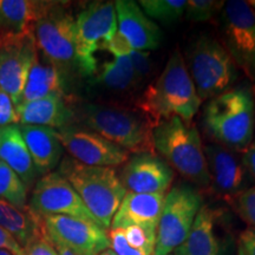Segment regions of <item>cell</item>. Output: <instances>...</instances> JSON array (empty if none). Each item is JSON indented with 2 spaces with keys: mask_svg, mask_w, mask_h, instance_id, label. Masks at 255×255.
<instances>
[{
  "mask_svg": "<svg viewBox=\"0 0 255 255\" xmlns=\"http://www.w3.org/2000/svg\"><path fill=\"white\" fill-rule=\"evenodd\" d=\"M201 100L182 56L174 52L154 84L143 94L138 107L154 128L162 121L178 117L189 124L200 109Z\"/></svg>",
  "mask_w": 255,
  "mask_h": 255,
  "instance_id": "6da1fadb",
  "label": "cell"
},
{
  "mask_svg": "<svg viewBox=\"0 0 255 255\" xmlns=\"http://www.w3.org/2000/svg\"><path fill=\"white\" fill-rule=\"evenodd\" d=\"M58 173L71 184L92 216L103 229L110 228L127 190L109 167H92L72 157H65Z\"/></svg>",
  "mask_w": 255,
  "mask_h": 255,
  "instance_id": "7a4b0ae2",
  "label": "cell"
},
{
  "mask_svg": "<svg viewBox=\"0 0 255 255\" xmlns=\"http://www.w3.org/2000/svg\"><path fill=\"white\" fill-rule=\"evenodd\" d=\"M75 114V122L129 152H154V126L135 111L102 104H83Z\"/></svg>",
  "mask_w": 255,
  "mask_h": 255,
  "instance_id": "3957f363",
  "label": "cell"
},
{
  "mask_svg": "<svg viewBox=\"0 0 255 255\" xmlns=\"http://www.w3.org/2000/svg\"><path fill=\"white\" fill-rule=\"evenodd\" d=\"M205 127L213 138L233 151L252 144L255 129V104L250 89L227 90L213 98L205 109Z\"/></svg>",
  "mask_w": 255,
  "mask_h": 255,
  "instance_id": "277c9868",
  "label": "cell"
},
{
  "mask_svg": "<svg viewBox=\"0 0 255 255\" xmlns=\"http://www.w3.org/2000/svg\"><path fill=\"white\" fill-rule=\"evenodd\" d=\"M154 148L164 162L197 186L207 187L210 176L199 131L178 117L162 121L154 128Z\"/></svg>",
  "mask_w": 255,
  "mask_h": 255,
  "instance_id": "5b68a950",
  "label": "cell"
},
{
  "mask_svg": "<svg viewBox=\"0 0 255 255\" xmlns=\"http://www.w3.org/2000/svg\"><path fill=\"white\" fill-rule=\"evenodd\" d=\"M189 75L200 100L215 98L234 83L235 64L227 50L209 37H201L188 55Z\"/></svg>",
  "mask_w": 255,
  "mask_h": 255,
  "instance_id": "8992f818",
  "label": "cell"
},
{
  "mask_svg": "<svg viewBox=\"0 0 255 255\" xmlns=\"http://www.w3.org/2000/svg\"><path fill=\"white\" fill-rule=\"evenodd\" d=\"M38 50L50 60L63 77L72 66H77L76 20L59 2L51 1L45 14L34 24Z\"/></svg>",
  "mask_w": 255,
  "mask_h": 255,
  "instance_id": "52a82bcc",
  "label": "cell"
},
{
  "mask_svg": "<svg viewBox=\"0 0 255 255\" xmlns=\"http://www.w3.org/2000/svg\"><path fill=\"white\" fill-rule=\"evenodd\" d=\"M117 32L116 5L114 1H95L76 19V47L78 70L91 76L97 71L94 53L103 50Z\"/></svg>",
  "mask_w": 255,
  "mask_h": 255,
  "instance_id": "ba28073f",
  "label": "cell"
},
{
  "mask_svg": "<svg viewBox=\"0 0 255 255\" xmlns=\"http://www.w3.org/2000/svg\"><path fill=\"white\" fill-rule=\"evenodd\" d=\"M202 199L189 187L171 188L164 197L154 255H168L182 245L193 227Z\"/></svg>",
  "mask_w": 255,
  "mask_h": 255,
  "instance_id": "9c48e42d",
  "label": "cell"
},
{
  "mask_svg": "<svg viewBox=\"0 0 255 255\" xmlns=\"http://www.w3.org/2000/svg\"><path fill=\"white\" fill-rule=\"evenodd\" d=\"M225 4L226 50L234 64L255 83V8L244 0H231Z\"/></svg>",
  "mask_w": 255,
  "mask_h": 255,
  "instance_id": "30bf717a",
  "label": "cell"
},
{
  "mask_svg": "<svg viewBox=\"0 0 255 255\" xmlns=\"http://www.w3.org/2000/svg\"><path fill=\"white\" fill-rule=\"evenodd\" d=\"M38 55L33 32L0 37V89L20 104L28 72Z\"/></svg>",
  "mask_w": 255,
  "mask_h": 255,
  "instance_id": "8fae6325",
  "label": "cell"
},
{
  "mask_svg": "<svg viewBox=\"0 0 255 255\" xmlns=\"http://www.w3.org/2000/svg\"><path fill=\"white\" fill-rule=\"evenodd\" d=\"M28 207L40 218L63 215L100 226L71 184L58 171L44 175L38 181Z\"/></svg>",
  "mask_w": 255,
  "mask_h": 255,
  "instance_id": "7c38bea8",
  "label": "cell"
},
{
  "mask_svg": "<svg viewBox=\"0 0 255 255\" xmlns=\"http://www.w3.org/2000/svg\"><path fill=\"white\" fill-rule=\"evenodd\" d=\"M57 135L70 157L83 164L111 168L129 158V151L84 127L70 124L57 130Z\"/></svg>",
  "mask_w": 255,
  "mask_h": 255,
  "instance_id": "4fadbf2b",
  "label": "cell"
},
{
  "mask_svg": "<svg viewBox=\"0 0 255 255\" xmlns=\"http://www.w3.org/2000/svg\"><path fill=\"white\" fill-rule=\"evenodd\" d=\"M41 219L52 244L64 245L79 255H100L110 248L105 229L95 223L63 215Z\"/></svg>",
  "mask_w": 255,
  "mask_h": 255,
  "instance_id": "5bb4252c",
  "label": "cell"
},
{
  "mask_svg": "<svg viewBox=\"0 0 255 255\" xmlns=\"http://www.w3.org/2000/svg\"><path fill=\"white\" fill-rule=\"evenodd\" d=\"M120 180L128 193L165 196L174 180V171L152 152H138L128 158Z\"/></svg>",
  "mask_w": 255,
  "mask_h": 255,
  "instance_id": "9a60e30c",
  "label": "cell"
},
{
  "mask_svg": "<svg viewBox=\"0 0 255 255\" xmlns=\"http://www.w3.org/2000/svg\"><path fill=\"white\" fill-rule=\"evenodd\" d=\"M117 32L128 40L132 50L148 51L157 49L162 33L159 27L151 21L139 5L131 0H117Z\"/></svg>",
  "mask_w": 255,
  "mask_h": 255,
  "instance_id": "2e32d148",
  "label": "cell"
},
{
  "mask_svg": "<svg viewBox=\"0 0 255 255\" xmlns=\"http://www.w3.org/2000/svg\"><path fill=\"white\" fill-rule=\"evenodd\" d=\"M203 151L210 182H213L220 193L238 195L245 190L248 171L242 158H239L235 151L220 144L207 145Z\"/></svg>",
  "mask_w": 255,
  "mask_h": 255,
  "instance_id": "e0dca14e",
  "label": "cell"
},
{
  "mask_svg": "<svg viewBox=\"0 0 255 255\" xmlns=\"http://www.w3.org/2000/svg\"><path fill=\"white\" fill-rule=\"evenodd\" d=\"M164 197L156 194H135L127 191L111 222V229L138 226L157 234Z\"/></svg>",
  "mask_w": 255,
  "mask_h": 255,
  "instance_id": "ac0fdd59",
  "label": "cell"
},
{
  "mask_svg": "<svg viewBox=\"0 0 255 255\" xmlns=\"http://www.w3.org/2000/svg\"><path fill=\"white\" fill-rule=\"evenodd\" d=\"M19 124L47 127L58 130L75 122L73 110L66 105L64 96L51 95L40 100L24 102L15 107Z\"/></svg>",
  "mask_w": 255,
  "mask_h": 255,
  "instance_id": "d6986e66",
  "label": "cell"
},
{
  "mask_svg": "<svg viewBox=\"0 0 255 255\" xmlns=\"http://www.w3.org/2000/svg\"><path fill=\"white\" fill-rule=\"evenodd\" d=\"M30 155L38 173L49 174L59 163L63 156V145L57 130L47 127L19 124Z\"/></svg>",
  "mask_w": 255,
  "mask_h": 255,
  "instance_id": "ffe728a7",
  "label": "cell"
},
{
  "mask_svg": "<svg viewBox=\"0 0 255 255\" xmlns=\"http://www.w3.org/2000/svg\"><path fill=\"white\" fill-rule=\"evenodd\" d=\"M51 1L0 0V37L33 32L34 24L45 14Z\"/></svg>",
  "mask_w": 255,
  "mask_h": 255,
  "instance_id": "44dd1931",
  "label": "cell"
},
{
  "mask_svg": "<svg viewBox=\"0 0 255 255\" xmlns=\"http://www.w3.org/2000/svg\"><path fill=\"white\" fill-rule=\"evenodd\" d=\"M0 161L7 164L26 187L36 180L38 170L19 130V124L0 129Z\"/></svg>",
  "mask_w": 255,
  "mask_h": 255,
  "instance_id": "7402d4cb",
  "label": "cell"
},
{
  "mask_svg": "<svg viewBox=\"0 0 255 255\" xmlns=\"http://www.w3.org/2000/svg\"><path fill=\"white\" fill-rule=\"evenodd\" d=\"M51 95L64 96V77L46 57L38 55L28 72L20 103L32 102Z\"/></svg>",
  "mask_w": 255,
  "mask_h": 255,
  "instance_id": "603a6c76",
  "label": "cell"
},
{
  "mask_svg": "<svg viewBox=\"0 0 255 255\" xmlns=\"http://www.w3.org/2000/svg\"><path fill=\"white\" fill-rule=\"evenodd\" d=\"M214 227V212L207 206H202L197 213L189 235L183 244L175 250L176 255H219L220 246Z\"/></svg>",
  "mask_w": 255,
  "mask_h": 255,
  "instance_id": "cb8c5ba5",
  "label": "cell"
},
{
  "mask_svg": "<svg viewBox=\"0 0 255 255\" xmlns=\"http://www.w3.org/2000/svg\"><path fill=\"white\" fill-rule=\"evenodd\" d=\"M0 227L24 247L43 227V219L32 212L30 207L18 208L0 199Z\"/></svg>",
  "mask_w": 255,
  "mask_h": 255,
  "instance_id": "d4e9b609",
  "label": "cell"
},
{
  "mask_svg": "<svg viewBox=\"0 0 255 255\" xmlns=\"http://www.w3.org/2000/svg\"><path fill=\"white\" fill-rule=\"evenodd\" d=\"M97 81L111 90L127 91L135 87L139 79L133 71L129 56H117L103 64Z\"/></svg>",
  "mask_w": 255,
  "mask_h": 255,
  "instance_id": "484cf974",
  "label": "cell"
},
{
  "mask_svg": "<svg viewBox=\"0 0 255 255\" xmlns=\"http://www.w3.org/2000/svg\"><path fill=\"white\" fill-rule=\"evenodd\" d=\"M0 199L7 201L18 208L27 207V187L2 161H0Z\"/></svg>",
  "mask_w": 255,
  "mask_h": 255,
  "instance_id": "4316f807",
  "label": "cell"
},
{
  "mask_svg": "<svg viewBox=\"0 0 255 255\" xmlns=\"http://www.w3.org/2000/svg\"><path fill=\"white\" fill-rule=\"evenodd\" d=\"M139 7L146 17L162 23H173L182 17L186 11V0H141Z\"/></svg>",
  "mask_w": 255,
  "mask_h": 255,
  "instance_id": "83f0119b",
  "label": "cell"
},
{
  "mask_svg": "<svg viewBox=\"0 0 255 255\" xmlns=\"http://www.w3.org/2000/svg\"><path fill=\"white\" fill-rule=\"evenodd\" d=\"M123 233L128 244L132 248L142 252L145 255H154L156 235H157L156 233L138 227V226H130V227L124 228Z\"/></svg>",
  "mask_w": 255,
  "mask_h": 255,
  "instance_id": "f1b7e54d",
  "label": "cell"
},
{
  "mask_svg": "<svg viewBox=\"0 0 255 255\" xmlns=\"http://www.w3.org/2000/svg\"><path fill=\"white\" fill-rule=\"evenodd\" d=\"M223 4L225 2L214 0H188L184 13L189 20L206 21L212 18Z\"/></svg>",
  "mask_w": 255,
  "mask_h": 255,
  "instance_id": "f546056e",
  "label": "cell"
},
{
  "mask_svg": "<svg viewBox=\"0 0 255 255\" xmlns=\"http://www.w3.org/2000/svg\"><path fill=\"white\" fill-rule=\"evenodd\" d=\"M23 250L24 255H58L55 246L47 237L44 222L40 231L25 245Z\"/></svg>",
  "mask_w": 255,
  "mask_h": 255,
  "instance_id": "4dcf8cb0",
  "label": "cell"
},
{
  "mask_svg": "<svg viewBox=\"0 0 255 255\" xmlns=\"http://www.w3.org/2000/svg\"><path fill=\"white\" fill-rule=\"evenodd\" d=\"M234 202L241 218L255 229V188L239 193L234 197Z\"/></svg>",
  "mask_w": 255,
  "mask_h": 255,
  "instance_id": "1f68e13d",
  "label": "cell"
},
{
  "mask_svg": "<svg viewBox=\"0 0 255 255\" xmlns=\"http://www.w3.org/2000/svg\"><path fill=\"white\" fill-rule=\"evenodd\" d=\"M19 124V117L11 97L0 89V129Z\"/></svg>",
  "mask_w": 255,
  "mask_h": 255,
  "instance_id": "d6a6232c",
  "label": "cell"
},
{
  "mask_svg": "<svg viewBox=\"0 0 255 255\" xmlns=\"http://www.w3.org/2000/svg\"><path fill=\"white\" fill-rule=\"evenodd\" d=\"M110 247L116 255H145L142 252L135 250L128 244L126 237H124L123 229H111L109 235Z\"/></svg>",
  "mask_w": 255,
  "mask_h": 255,
  "instance_id": "836d02e7",
  "label": "cell"
},
{
  "mask_svg": "<svg viewBox=\"0 0 255 255\" xmlns=\"http://www.w3.org/2000/svg\"><path fill=\"white\" fill-rule=\"evenodd\" d=\"M129 58L131 60L133 71L138 77L139 82L146 77L150 72V59H149V53L145 51H136L132 50L130 52Z\"/></svg>",
  "mask_w": 255,
  "mask_h": 255,
  "instance_id": "e575fe53",
  "label": "cell"
},
{
  "mask_svg": "<svg viewBox=\"0 0 255 255\" xmlns=\"http://www.w3.org/2000/svg\"><path fill=\"white\" fill-rule=\"evenodd\" d=\"M103 50L109 51L113 53L114 57L117 56H129L132 51V47L128 43V40L124 38L120 32H116L114 37L105 44Z\"/></svg>",
  "mask_w": 255,
  "mask_h": 255,
  "instance_id": "d590c367",
  "label": "cell"
},
{
  "mask_svg": "<svg viewBox=\"0 0 255 255\" xmlns=\"http://www.w3.org/2000/svg\"><path fill=\"white\" fill-rule=\"evenodd\" d=\"M0 250H5L13 255H24V250L9 233L0 227Z\"/></svg>",
  "mask_w": 255,
  "mask_h": 255,
  "instance_id": "8d00e7d4",
  "label": "cell"
},
{
  "mask_svg": "<svg viewBox=\"0 0 255 255\" xmlns=\"http://www.w3.org/2000/svg\"><path fill=\"white\" fill-rule=\"evenodd\" d=\"M239 246L246 255H255V229L248 228L241 233Z\"/></svg>",
  "mask_w": 255,
  "mask_h": 255,
  "instance_id": "74e56055",
  "label": "cell"
},
{
  "mask_svg": "<svg viewBox=\"0 0 255 255\" xmlns=\"http://www.w3.org/2000/svg\"><path fill=\"white\" fill-rule=\"evenodd\" d=\"M241 158L242 162H244V165L247 169L248 174L255 181V142L252 143L246 150L244 151V155H242Z\"/></svg>",
  "mask_w": 255,
  "mask_h": 255,
  "instance_id": "f35d334b",
  "label": "cell"
},
{
  "mask_svg": "<svg viewBox=\"0 0 255 255\" xmlns=\"http://www.w3.org/2000/svg\"><path fill=\"white\" fill-rule=\"evenodd\" d=\"M52 245L55 246L58 255H79V254L76 253V252L70 250L69 247L64 246V245H60V244H52Z\"/></svg>",
  "mask_w": 255,
  "mask_h": 255,
  "instance_id": "ab89813d",
  "label": "cell"
},
{
  "mask_svg": "<svg viewBox=\"0 0 255 255\" xmlns=\"http://www.w3.org/2000/svg\"><path fill=\"white\" fill-rule=\"evenodd\" d=\"M100 255H116L114 253L113 251L111 250H107V251H104V252H102V253L100 254Z\"/></svg>",
  "mask_w": 255,
  "mask_h": 255,
  "instance_id": "60d3db41",
  "label": "cell"
},
{
  "mask_svg": "<svg viewBox=\"0 0 255 255\" xmlns=\"http://www.w3.org/2000/svg\"><path fill=\"white\" fill-rule=\"evenodd\" d=\"M0 255H13V254H11L9 252L5 251V250H0Z\"/></svg>",
  "mask_w": 255,
  "mask_h": 255,
  "instance_id": "b9f144b4",
  "label": "cell"
},
{
  "mask_svg": "<svg viewBox=\"0 0 255 255\" xmlns=\"http://www.w3.org/2000/svg\"><path fill=\"white\" fill-rule=\"evenodd\" d=\"M238 255H246V253H245L244 250H242L240 246H239V253H238Z\"/></svg>",
  "mask_w": 255,
  "mask_h": 255,
  "instance_id": "7bdbcfd3",
  "label": "cell"
},
{
  "mask_svg": "<svg viewBox=\"0 0 255 255\" xmlns=\"http://www.w3.org/2000/svg\"><path fill=\"white\" fill-rule=\"evenodd\" d=\"M248 2H250V5L252 6V7L255 8V0H251V1H248Z\"/></svg>",
  "mask_w": 255,
  "mask_h": 255,
  "instance_id": "ee69618b",
  "label": "cell"
},
{
  "mask_svg": "<svg viewBox=\"0 0 255 255\" xmlns=\"http://www.w3.org/2000/svg\"><path fill=\"white\" fill-rule=\"evenodd\" d=\"M168 255H170V254H168Z\"/></svg>",
  "mask_w": 255,
  "mask_h": 255,
  "instance_id": "f6af8a7d",
  "label": "cell"
}]
</instances>
